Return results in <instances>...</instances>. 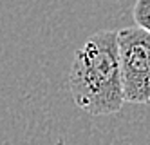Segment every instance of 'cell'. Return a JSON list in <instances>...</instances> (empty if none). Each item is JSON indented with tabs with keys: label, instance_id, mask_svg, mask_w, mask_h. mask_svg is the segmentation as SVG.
<instances>
[{
	"label": "cell",
	"instance_id": "cell-1",
	"mask_svg": "<svg viewBox=\"0 0 150 145\" xmlns=\"http://www.w3.org/2000/svg\"><path fill=\"white\" fill-rule=\"evenodd\" d=\"M72 100L91 116H110L125 105L116 31L101 29L76 49L67 76Z\"/></svg>",
	"mask_w": 150,
	"mask_h": 145
},
{
	"label": "cell",
	"instance_id": "cell-2",
	"mask_svg": "<svg viewBox=\"0 0 150 145\" xmlns=\"http://www.w3.org/2000/svg\"><path fill=\"white\" fill-rule=\"evenodd\" d=\"M116 42L123 100L145 105L150 100V33L125 27L116 31Z\"/></svg>",
	"mask_w": 150,
	"mask_h": 145
},
{
	"label": "cell",
	"instance_id": "cell-3",
	"mask_svg": "<svg viewBox=\"0 0 150 145\" xmlns=\"http://www.w3.org/2000/svg\"><path fill=\"white\" fill-rule=\"evenodd\" d=\"M132 16L137 27L150 29V0H136L132 7Z\"/></svg>",
	"mask_w": 150,
	"mask_h": 145
}]
</instances>
